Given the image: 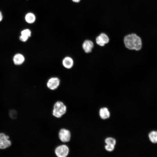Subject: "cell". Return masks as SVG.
Masks as SVG:
<instances>
[{
  "mask_svg": "<svg viewBox=\"0 0 157 157\" xmlns=\"http://www.w3.org/2000/svg\"><path fill=\"white\" fill-rule=\"evenodd\" d=\"M124 42L126 47L130 50H140L142 47L141 38L135 34H131L126 36Z\"/></svg>",
  "mask_w": 157,
  "mask_h": 157,
  "instance_id": "obj_1",
  "label": "cell"
},
{
  "mask_svg": "<svg viewBox=\"0 0 157 157\" xmlns=\"http://www.w3.org/2000/svg\"><path fill=\"white\" fill-rule=\"evenodd\" d=\"M67 107L64 104L58 101L54 105L52 114L56 117L60 118L65 113Z\"/></svg>",
  "mask_w": 157,
  "mask_h": 157,
  "instance_id": "obj_2",
  "label": "cell"
},
{
  "mask_svg": "<svg viewBox=\"0 0 157 157\" xmlns=\"http://www.w3.org/2000/svg\"><path fill=\"white\" fill-rule=\"evenodd\" d=\"M12 144L9 136L3 133H0V149H4L10 147Z\"/></svg>",
  "mask_w": 157,
  "mask_h": 157,
  "instance_id": "obj_3",
  "label": "cell"
},
{
  "mask_svg": "<svg viewBox=\"0 0 157 157\" xmlns=\"http://www.w3.org/2000/svg\"><path fill=\"white\" fill-rule=\"evenodd\" d=\"M69 151V149L67 146L62 145L56 148L55 153L58 157H66L68 154Z\"/></svg>",
  "mask_w": 157,
  "mask_h": 157,
  "instance_id": "obj_4",
  "label": "cell"
},
{
  "mask_svg": "<svg viewBox=\"0 0 157 157\" xmlns=\"http://www.w3.org/2000/svg\"><path fill=\"white\" fill-rule=\"evenodd\" d=\"M59 138L60 140L64 142H69L71 138V133L67 129H62L60 130L58 133Z\"/></svg>",
  "mask_w": 157,
  "mask_h": 157,
  "instance_id": "obj_5",
  "label": "cell"
},
{
  "mask_svg": "<svg viewBox=\"0 0 157 157\" xmlns=\"http://www.w3.org/2000/svg\"><path fill=\"white\" fill-rule=\"evenodd\" d=\"M60 80L56 77L50 78L47 83V87L50 89L54 90L56 89L59 85Z\"/></svg>",
  "mask_w": 157,
  "mask_h": 157,
  "instance_id": "obj_6",
  "label": "cell"
},
{
  "mask_svg": "<svg viewBox=\"0 0 157 157\" xmlns=\"http://www.w3.org/2000/svg\"><path fill=\"white\" fill-rule=\"evenodd\" d=\"M96 42L99 45L103 46L108 42L109 39L105 34L102 33L96 38Z\"/></svg>",
  "mask_w": 157,
  "mask_h": 157,
  "instance_id": "obj_7",
  "label": "cell"
},
{
  "mask_svg": "<svg viewBox=\"0 0 157 157\" xmlns=\"http://www.w3.org/2000/svg\"><path fill=\"white\" fill-rule=\"evenodd\" d=\"M93 46L94 44L93 42L88 40L85 41L82 45L83 49L86 53L91 52Z\"/></svg>",
  "mask_w": 157,
  "mask_h": 157,
  "instance_id": "obj_8",
  "label": "cell"
},
{
  "mask_svg": "<svg viewBox=\"0 0 157 157\" xmlns=\"http://www.w3.org/2000/svg\"><path fill=\"white\" fill-rule=\"evenodd\" d=\"M24 56L19 53L17 54L14 56L13 60L14 64L17 65L22 64L24 61Z\"/></svg>",
  "mask_w": 157,
  "mask_h": 157,
  "instance_id": "obj_9",
  "label": "cell"
},
{
  "mask_svg": "<svg viewBox=\"0 0 157 157\" xmlns=\"http://www.w3.org/2000/svg\"><path fill=\"white\" fill-rule=\"evenodd\" d=\"M63 66L66 68L70 69L73 66V61L70 57H65L63 60Z\"/></svg>",
  "mask_w": 157,
  "mask_h": 157,
  "instance_id": "obj_10",
  "label": "cell"
},
{
  "mask_svg": "<svg viewBox=\"0 0 157 157\" xmlns=\"http://www.w3.org/2000/svg\"><path fill=\"white\" fill-rule=\"evenodd\" d=\"M100 117L103 119L108 118L110 116V113L108 109L106 108H103L100 109L99 112Z\"/></svg>",
  "mask_w": 157,
  "mask_h": 157,
  "instance_id": "obj_11",
  "label": "cell"
},
{
  "mask_svg": "<svg viewBox=\"0 0 157 157\" xmlns=\"http://www.w3.org/2000/svg\"><path fill=\"white\" fill-rule=\"evenodd\" d=\"M25 18L27 22L29 24H32L35 22L36 17L33 13H29L26 15Z\"/></svg>",
  "mask_w": 157,
  "mask_h": 157,
  "instance_id": "obj_12",
  "label": "cell"
},
{
  "mask_svg": "<svg viewBox=\"0 0 157 157\" xmlns=\"http://www.w3.org/2000/svg\"><path fill=\"white\" fill-rule=\"evenodd\" d=\"M148 136L150 141L153 143H157V131H152L149 134Z\"/></svg>",
  "mask_w": 157,
  "mask_h": 157,
  "instance_id": "obj_13",
  "label": "cell"
},
{
  "mask_svg": "<svg viewBox=\"0 0 157 157\" xmlns=\"http://www.w3.org/2000/svg\"><path fill=\"white\" fill-rule=\"evenodd\" d=\"M9 116L10 118L12 119H15L17 117V111L14 109H11L9 110Z\"/></svg>",
  "mask_w": 157,
  "mask_h": 157,
  "instance_id": "obj_14",
  "label": "cell"
},
{
  "mask_svg": "<svg viewBox=\"0 0 157 157\" xmlns=\"http://www.w3.org/2000/svg\"><path fill=\"white\" fill-rule=\"evenodd\" d=\"M105 142L106 144H110L114 146H115L116 143L115 139L111 137L106 138L105 140Z\"/></svg>",
  "mask_w": 157,
  "mask_h": 157,
  "instance_id": "obj_15",
  "label": "cell"
},
{
  "mask_svg": "<svg viewBox=\"0 0 157 157\" xmlns=\"http://www.w3.org/2000/svg\"><path fill=\"white\" fill-rule=\"evenodd\" d=\"M21 35L30 37L31 35V31L28 29H25L21 31Z\"/></svg>",
  "mask_w": 157,
  "mask_h": 157,
  "instance_id": "obj_16",
  "label": "cell"
},
{
  "mask_svg": "<svg viewBox=\"0 0 157 157\" xmlns=\"http://www.w3.org/2000/svg\"><path fill=\"white\" fill-rule=\"evenodd\" d=\"M114 146H115L112 145L106 144L105 146V149L108 151H112L114 150Z\"/></svg>",
  "mask_w": 157,
  "mask_h": 157,
  "instance_id": "obj_17",
  "label": "cell"
},
{
  "mask_svg": "<svg viewBox=\"0 0 157 157\" xmlns=\"http://www.w3.org/2000/svg\"><path fill=\"white\" fill-rule=\"evenodd\" d=\"M29 38L28 36L21 35L19 37V39L22 41L25 42L28 40Z\"/></svg>",
  "mask_w": 157,
  "mask_h": 157,
  "instance_id": "obj_18",
  "label": "cell"
},
{
  "mask_svg": "<svg viewBox=\"0 0 157 157\" xmlns=\"http://www.w3.org/2000/svg\"><path fill=\"white\" fill-rule=\"evenodd\" d=\"M3 19V15L1 12L0 11V22Z\"/></svg>",
  "mask_w": 157,
  "mask_h": 157,
  "instance_id": "obj_19",
  "label": "cell"
},
{
  "mask_svg": "<svg viewBox=\"0 0 157 157\" xmlns=\"http://www.w3.org/2000/svg\"><path fill=\"white\" fill-rule=\"evenodd\" d=\"M73 2L75 3H78L81 0H72Z\"/></svg>",
  "mask_w": 157,
  "mask_h": 157,
  "instance_id": "obj_20",
  "label": "cell"
}]
</instances>
